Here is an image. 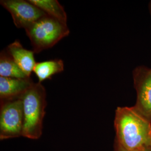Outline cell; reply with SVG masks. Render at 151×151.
I'll return each instance as SVG.
<instances>
[{
  "mask_svg": "<svg viewBox=\"0 0 151 151\" xmlns=\"http://www.w3.org/2000/svg\"><path fill=\"white\" fill-rule=\"evenodd\" d=\"M114 127L116 142L125 149L144 151L151 147V121L134 106L116 108Z\"/></svg>",
  "mask_w": 151,
  "mask_h": 151,
  "instance_id": "cell-1",
  "label": "cell"
},
{
  "mask_svg": "<svg viewBox=\"0 0 151 151\" xmlns=\"http://www.w3.org/2000/svg\"><path fill=\"white\" fill-rule=\"evenodd\" d=\"M46 96L45 88L40 82H34L22 96L24 117L22 137L33 140L41 137L47 106Z\"/></svg>",
  "mask_w": 151,
  "mask_h": 151,
  "instance_id": "cell-2",
  "label": "cell"
},
{
  "mask_svg": "<svg viewBox=\"0 0 151 151\" xmlns=\"http://www.w3.org/2000/svg\"><path fill=\"white\" fill-rule=\"evenodd\" d=\"M34 53L50 48L70 34L67 24L50 16H44L26 29Z\"/></svg>",
  "mask_w": 151,
  "mask_h": 151,
  "instance_id": "cell-3",
  "label": "cell"
},
{
  "mask_svg": "<svg viewBox=\"0 0 151 151\" xmlns=\"http://www.w3.org/2000/svg\"><path fill=\"white\" fill-rule=\"evenodd\" d=\"M24 120V109L22 96L1 100V140L22 137Z\"/></svg>",
  "mask_w": 151,
  "mask_h": 151,
  "instance_id": "cell-4",
  "label": "cell"
},
{
  "mask_svg": "<svg viewBox=\"0 0 151 151\" xmlns=\"http://www.w3.org/2000/svg\"><path fill=\"white\" fill-rule=\"evenodd\" d=\"M0 4L10 13L16 27L25 30L47 15L29 0H1Z\"/></svg>",
  "mask_w": 151,
  "mask_h": 151,
  "instance_id": "cell-5",
  "label": "cell"
},
{
  "mask_svg": "<svg viewBox=\"0 0 151 151\" xmlns=\"http://www.w3.org/2000/svg\"><path fill=\"white\" fill-rule=\"evenodd\" d=\"M133 76L137 91L134 107L151 121V68L139 66L133 70Z\"/></svg>",
  "mask_w": 151,
  "mask_h": 151,
  "instance_id": "cell-6",
  "label": "cell"
},
{
  "mask_svg": "<svg viewBox=\"0 0 151 151\" xmlns=\"http://www.w3.org/2000/svg\"><path fill=\"white\" fill-rule=\"evenodd\" d=\"M6 51L21 70L27 76L30 77L37 63L34 58V52L24 48L17 40L10 44L6 48Z\"/></svg>",
  "mask_w": 151,
  "mask_h": 151,
  "instance_id": "cell-7",
  "label": "cell"
},
{
  "mask_svg": "<svg viewBox=\"0 0 151 151\" xmlns=\"http://www.w3.org/2000/svg\"><path fill=\"white\" fill-rule=\"evenodd\" d=\"M33 83L30 77L15 78L0 76L1 100L21 97L32 86Z\"/></svg>",
  "mask_w": 151,
  "mask_h": 151,
  "instance_id": "cell-8",
  "label": "cell"
},
{
  "mask_svg": "<svg viewBox=\"0 0 151 151\" xmlns=\"http://www.w3.org/2000/svg\"><path fill=\"white\" fill-rule=\"evenodd\" d=\"M64 63L62 60H52L38 62L35 65L33 72L37 77L39 82L51 79L53 76L64 70Z\"/></svg>",
  "mask_w": 151,
  "mask_h": 151,
  "instance_id": "cell-9",
  "label": "cell"
},
{
  "mask_svg": "<svg viewBox=\"0 0 151 151\" xmlns=\"http://www.w3.org/2000/svg\"><path fill=\"white\" fill-rule=\"evenodd\" d=\"M48 16L67 24V16L63 7L57 0H29Z\"/></svg>",
  "mask_w": 151,
  "mask_h": 151,
  "instance_id": "cell-10",
  "label": "cell"
},
{
  "mask_svg": "<svg viewBox=\"0 0 151 151\" xmlns=\"http://www.w3.org/2000/svg\"><path fill=\"white\" fill-rule=\"evenodd\" d=\"M0 76L7 78H30L21 70L6 50L0 53Z\"/></svg>",
  "mask_w": 151,
  "mask_h": 151,
  "instance_id": "cell-11",
  "label": "cell"
},
{
  "mask_svg": "<svg viewBox=\"0 0 151 151\" xmlns=\"http://www.w3.org/2000/svg\"><path fill=\"white\" fill-rule=\"evenodd\" d=\"M115 151H130L128 150L127 149H125L123 147L120 146L119 144H118L116 142L115 143Z\"/></svg>",
  "mask_w": 151,
  "mask_h": 151,
  "instance_id": "cell-12",
  "label": "cell"
},
{
  "mask_svg": "<svg viewBox=\"0 0 151 151\" xmlns=\"http://www.w3.org/2000/svg\"><path fill=\"white\" fill-rule=\"evenodd\" d=\"M144 151H151V147H150V148H147V149H146V150H145Z\"/></svg>",
  "mask_w": 151,
  "mask_h": 151,
  "instance_id": "cell-13",
  "label": "cell"
},
{
  "mask_svg": "<svg viewBox=\"0 0 151 151\" xmlns=\"http://www.w3.org/2000/svg\"><path fill=\"white\" fill-rule=\"evenodd\" d=\"M150 13H151V3H150Z\"/></svg>",
  "mask_w": 151,
  "mask_h": 151,
  "instance_id": "cell-14",
  "label": "cell"
}]
</instances>
